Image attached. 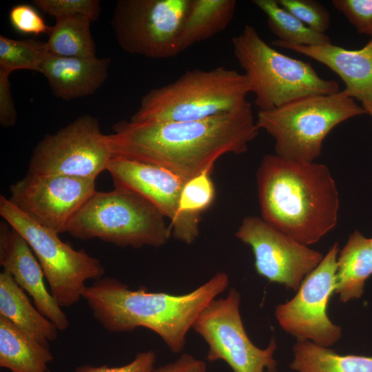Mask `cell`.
Instances as JSON below:
<instances>
[{
	"label": "cell",
	"instance_id": "cell-21",
	"mask_svg": "<svg viewBox=\"0 0 372 372\" xmlns=\"http://www.w3.org/2000/svg\"><path fill=\"white\" fill-rule=\"evenodd\" d=\"M53 360L49 347L0 316V366L11 372H46Z\"/></svg>",
	"mask_w": 372,
	"mask_h": 372
},
{
	"label": "cell",
	"instance_id": "cell-19",
	"mask_svg": "<svg viewBox=\"0 0 372 372\" xmlns=\"http://www.w3.org/2000/svg\"><path fill=\"white\" fill-rule=\"evenodd\" d=\"M0 316L45 347L58 337L57 327L33 306L25 291L3 270L0 273Z\"/></svg>",
	"mask_w": 372,
	"mask_h": 372
},
{
	"label": "cell",
	"instance_id": "cell-2",
	"mask_svg": "<svg viewBox=\"0 0 372 372\" xmlns=\"http://www.w3.org/2000/svg\"><path fill=\"white\" fill-rule=\"evenodd\" d=\"M229 284L227 273L217 272L194 290L174 295L132 290L116 278L102 277L86 286L82 298L106 331L123 333L145 327L160 336L172 353H180L200 313Z\"/></svg>",
	"mask_w": 372,
	"mask_h": 372
},
{
	"label": "cell",
	"instance_id": "cell-36",
	"mask_svg": "<svg viewBox=\"0 0 372 372\" xmlns=\"http://www.w3.org/2000/svg\"><path fill=\"white\" fill-rule=\"evenodd\" d=\"M369 241H370L371 251V254H372V238H369Z\"/></svg>",
	"mask_w": 372,
	"mask_h": 372
},
{
	"label": "cell",
	"instance_id": "cell-22",
	"mask_svg": "<svg viewBox=\"0 0 372 372\" xmlns=\"http://www.w3.org/2000/svg\"><path fill=\"white\" fill-rule=\"evenodd\" d=\"M236 5V0H190L179 36L180 53L224 30Z\"/></svg>",
	"mask_w": 372,
	"mask_h": 372
},
{
	"label": "cell",
	"instance_id": "cell-23",
	"mask_svg": "<svg viewBox=\"0 0 372 372\" xmlns=\"http://www.w3.org/2000/svg\"><path fill=\"white\" fill-rule=\"evenodd\" d=\"M289 364L298 372H372V356L340 355L308 340H297Z\"/></svg>",
	"mask_w": 372,
	"mask_h": 372
},
{
	"label": "cell",
	"instance_id": "cell-6",
	"mask_svg": "<svg viewBox=\"0 0 372 372\" xmlns=\"http://www.w3.org/2000/svg\"><path fill=\"white\" fill-rule=\"evenodd\" d=\"M366 114L362 106L343 91L309 95L280 107L258 111L256 124L274 140L275 154L295 162H315L322 143L340 123Z\"/></svg>",
	"mask_w": 372,
	"mask_h": 372
},
{
	"label": "cell",
	"instance_id": "cell-18",
	"mask_svg": "<svg viewBox=\"0 0 372 372\" xmlns=\"http://www.w3.org/2000/svg\"><path fill=\"white\" fill-rule=\"evenodd\" d=\"M110 58L61 56L48 53L41 68L53 94L70 100L94 94L106 81Z\"/></svg>",
	"mask_w": 372,
	"mask_h": 372
},
{
	"label": "cell",
	"instance_id": "cell-34",
	"mask_svg": "<svg viewBox=\"0 0 372 372\" xmlns=\"http://www.w3.org/2000/svg\"><path fill=\"white\" fill-rule=\"evenodd\" d=\"M152 372H206V364L190 354L183 353L174 362L154 369Z\"/></svg>",
	"mask_w": 372,
	"mask_h": 372
},
{
	"label": "cell",
	"instance_id": "cell-31",
	"mask_svg": "<svg viewBox=\"0 0 372 372\" xmlns=\"http://www.w3.org/2000/svg\"><path fill=\"white\" fill-rule=\"evenodd\" d=\"M9 21L12 28L22 34L48 35L51 30L37 9L28 4L13 6L9 12Z\"/></svg>",
	"mask_w": 372,
	"mask_h": 372
},
{
	"label": "cell",
	"instance_id": "cell-17",
	"mask_svg": "<svg viewBox=\"0 0 372 372\" xmlns=\"http://www.w3.org/2000/svg\"><path fill=\"white\" fill-rule=\"evenodd\" d=\"M271 45L294 51L314 59L337 74L344 83L342 91L362 103H372V38L361 49L347 50L331 44L304 45L277 39Z\"/></svg>",
	"mask_w": 372,
	"mask_h": 372
},
{
	"label": "cell",
	"instance_id": "cell-24",
	"mask_svg": "<svg viewBox=\"0 0 372 372\" xmlns=\"http://www.w3.org/2000/svg\"><path fill=\"white\" fill-rule=\"evenodd\" d=\"M51 26L45 42L48 52L61 56H96L90 25L92 20L83 15L58 17Z\"/></svg>",
	"mask_w": 372,
	"mask_h": 372
},
{
	"label": "cell",
	"instance_id": "cell-7",
	"mask_svg": "<svg viewBox=\"0 0 372 372\" xmlns=\"http://www.w3.org/2000/svg\"><path fill=\"white\" fill-rule=\"evenodd\" d=\"M165 218L138 194L114 188L96 191L74 217L67 232L78 239L99 238L118 247H159L172 235Z\"/></svg>",
	"mask_w": 372,
	"mask_h": 372
},
{
	"label": "cell",
	"instance_id": "cell-35",
	"mask_svg": "<svg viewBox=\"0 0 372 372\" xmlns=\"http://www.w3.org/2000/svg\"><path fill=\"white\" fill-rule=\"evenodd\" d=\"M362 106L366 110V114L372 117V103H362Z\"/></svg>",
	"mask_w": 372,
	"mask_h": 372
},
{
	"label": "cell",
	"instance_id": "cell-26",
	"mask_svg": "<svg viewBox=\"0 0 372 372\" xmlns=\"http://www.w3.org/2000/svg\"><path fill=\"white\" fill-rule=\"evenodd\" d=\"M48 53L45 42L34 39L16 40L0 36V68L10 72L17 70L41 72Z\"/></svg>",
	"mask_w": 372,
	"mask_h": 372
},
{
	"label": "cell",
	"instance_id": "cell-16",
	"mask_svg": "<svg viewBox=\"0 0 372 372\" xmlns=\"http://www.w3.org/2000/svg\"><path fill=\"white\" fill-rule=\"evenodd\" d=\"M0 265L59 331L68 328L69 320L47 289L43 271L29 244L6 221L0 224Z\"/></svg>",
	"mask_w": 372,
	"mask_h": 372
},
{
	"label": "cell",
	"instance_id": "cell-29",
	"mask_svg": "<svg viewBox=\"0 0 372 372\" xmlns=\"http://www.w3.org/2000/svg\"><path fill=\"white\" fill-rule=\"evenodd\" d=\"M32 2L44 13L55 19L83 15L93 21L98 19L101 10L97 0H34Z\"/></svg>",
	"mask_w": 372,
	"mask_h": 372
},
{
	"label": "cell",
	"instance_id": "cell-3",
	"mask_svg": "<svg viewBox=\"0 0 372 372\" xmlns=\"http://www.w3.org/2000/svg\"><path fill=\"white\" fill-rule=\"evenodd\" d=\"M256 183L261 218L297 241L315 244L336 226L339 194L327 165L267 154Z\"/></svg>",
	"mask_w": 372,
	"mask_h": 372
},
{
	"label": "cell",
	"instance_id": "cell-11",
	"mask_svg": "<svg viewBox=\"0 0 372 372\" xmlns=\"http://www.w3.org/2000/svg\"><path fill=\"white\" fill-rule=\"evenodd\" d=\"M112 156L108 136L101 132L97 119L83 115L44 136L32 152L28 172L96 180Z\"/></svg>",
	"mask_w": 372,
	"mask_h": 372
},
{
	"label": "cell",
	"instance_id": "cell-27",
	"mask_svg": "<svg viewBox=\"0 0 372 372\" xmlns=\"http://www.w3.org/2000/svg\"><path fill=\"white\" fill-rule=\"evenodd\" d=\"M210 174L204 172L185 183L179 202L182 214L200 217L212 205L216 190Z\"/></svg>",
	"mask_w": 372,
	"mask_h": 372
},
{
	"label": "cell",
	"instance_id": "cell-1",
	"mask_svg": "<svg viewBox=\"0 0 372 372\" xmlns=\"http://www.w3.org/2000/svg\"><path fill=\"white\" fill-rule=\"evenodd\" d=\"M108 134L113 156L163 167L185 183L211 172L226 154H241L258 135L249 102L235 110L190 121H121Z\"/></svg>",
	"mask_w": 372,
	"mask_h": 372
},
{
	"label": "cell",
	"instance_id": "cell-8",
	"mask_svg": "<svg viewBox=\"0 0 372 372\" xmlns=\"http://www.w3.org/2000/svg\"><path fill=\"white\" fill-rule=\"evenodd\" d=\"M0 214L29 244L50 293L61 307L72 306L82 298L87 280L103 277L105 269L99 259L74 249L59 234L32 221L2 195Z\"/></svg>",
	"mask_w": 372,
	"mask_h": 372
},
{
	"label": "cell",
	"instance_id": "cell-28",
	"mask_svg": "<svg viewBox=\"0 0 372 372\" xmlns=\"http://www.w3.org/2000/svg\"><path fill=\"white\" fill-rule=\"evenodd\" d=\"M278 3L311 29L325 34L331 24V15L316 0H277Z\"/></svg>",
	"mask_w": 372,
	"mask_h": 372
},
{
	"label": "cell",
	"instance_id": "cell-32",
	"mask_svg": "<svg viewBox=\"0 0 372 372\" xmlns=\"http://www.w3.org/2000/svg\"><path fill=\"white\" fill-rule=\"evenodd\" d=\"M156 353L154 351L138 352L130 363L119 367L107 365L93 366L89 364L79 366L76 372H152L154 369Z\"/></svg>",
	"mask_w": 372,
	"mask_h": 372
},
{
	"label": "cell",
	"instance_id": "cell-30",
	"mask_svg": "<svg viewBox=\"0 0 372 372\" xmlns=\"http://www.w3.org/2000/svg\"><path fill=\"white\" fill-rule=\"evenodd\" d=\"M332 4L359 33L372 37V0H333Z\"/></svg>",
	"mask_w": 372,
	"mask_h": 372
},
{
	"label": "cell",
	"instance_id": "cell-10",
	"mask_svg": "<svg viewBox=\"0 0 372 372\" xmlns=\"http://www.w3.org/2000/svg\"><path fill=\"white\" fill-rule=\"evenodd\" d=\"M240 299L239 292L231 288L225 298L212 300L197 317L192 329L208 345L207 360H223L233 372H277L276 342L273 339L265 349L251 342L242 323Z\"/></svg>",
	"mask_w": 372,
	"mask_h": 372
},
{
	"label": "cell",
	"instance_id": "cell-5",
	"mask_svg": "<svg viewBox=\"0 0 372 372\" xmlns=\"http://www.w3.org/2000/svg\"><path fill=\"white\" fill-rule=\"evenodd\" d=\"M231 43L258 111L271 110L306 96L340 92L337 81L321 78L309 63L280 53L249 24L231 39Z\"/></svg>",
	"mask_w": 372,
	"mask_h": 372
},
{
	"label": "cell",
	"instance_id": "cell-15",
	"mask_svg": "<svg viewBox=\"0 0 372 372\" xmlns=\"http://www.w3.org/2000/svg\"><path fill=\"white\" fill-rule=\"evenodd\" d=\"M107 170L114 188L138 194L169 219L176 239L188 245L196 240L200 233V217L180 212L185 182L179 176L163 167L119 156H112Z\"/></svg>",
	"mask_w": 372,
	"mask_h": 372
},
{
	"label": "cell",
	"instance_id": "cell-9",
	"mask_svg": "<svg viewBox=\"0 0 372 372\" xmlns=\"http://www.w3.org/2000/svg\"><path fill=\"white\" fill-rule=\"evenodd\" d=\"M190 0H120L112 19L116 39L125 52L150 59L179 54L178 40Z\"/></svg>",
	"mask_w": 372,
	"mask_h": 372
},
{
	"label": "cell",
	"instance_id": "cell-20",
	"mask_svg": "<svg viewBox=\"0 0 372 372\" xmlns=\"http://www.w3.org/2000/svg\"><path fill=\"white\" fill-rule=\"evenodd\" d=\"M372 276L369 238L358 231L350 235L338 253L335 293L342 302L360 298L366 280Z\"/></svg>",
	"mask_w": 372,
	"mask_h": 372
},
{
	"label": "cell",
	"instance_id": "cell-4",
	"mask_svg": "<svg viewBox=\"0 0 372 372\" xmlns=\"http://www.w3.org/2000/svg\"><path fill=\"white\" fill-rule=\"evenodd\" d=\"M251 92L244 74L224 66L186 71L173 82L149 90L130 121L136 123L205 119L245 105Z\"/></svg>",
	"mask_w": 372,
	"mask_h": 372
},
{
	"label": "cell",
	"instance_id": "cell-12",
	"mask_svg": "<svg viewBox=\"0 0 372 372\" xmlns=\"http://www.w3.org/2000/svg\"><path fill=\"white\" fill-rule=\"evenodd\" d=\"M338 242L303 280L289 301L278 304L275 317L280 327L297 340L329 348L342 337V328L327 315V304L336 287Z\"/></svg>",
	"mask_w": 372,
	"mask_h": 372
},
{
	"label": "cell",
	"instance_id": "cell-33",
	"mask_svg": "<svg viewBox=\"0 0 372 372\" xmlns=\"http://www.w3.org/2000/svg\"><path fill=\"white\" fill-rule=\"evenodd\" d=\"M10 72L0 68V124L10 127L15 125L17 114L10 92Z\"/></svg>",
	"mask_w": 372,
	"mask_h": 372
},
{
	"label": "cell",
	"instance_id": "cell-25",
	"mask_svg": "<svg viewBox=\"0 0 372 372\" xmlns=\"http://www.w3.org/2000/svg\"><path fill=\"white\" fill-rule=\"evenodd\" d=\"M252 3L266 14L268 27L277 40L313 46L332 43L327 34L311 29L277 0H254Z\"/></svg>",
	"mask_w": 372,
	"mask_h": 372
},
{
	"label": "cell",
	"instance_id": "cell-14",
	"mask_svg": "<svg viewBox=\"0 0 372 372\" xmlns=\"http://www.w3.org/2000/svg\"><path fill=\"white\" fill-rule=\"evenodd\" d=\"M235 236L249 245L260 276L297 291L323 255L275 229L261 217H245Z\"/></svg>",
	"mask_w": 372,
	"mask_h": 372
},
{
	"label": "cell",
	"instance_id": "cell-13",
	"mask_svg": "<svg viewBox=\"0 0 372 372\" xmlns=\"http://www.w3.org/2000/svg\"><path fill=\"white\" fill-rule=\"evenodd\" d=\"M96 180L28 172L10 187L9 200L37 224L58 234L96 190Z\"/></svg>",
	"mask_w": 372,
	"mask_h": 372
}]
</instances>
